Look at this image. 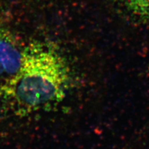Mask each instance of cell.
I'll use <instances>...</instances> for the list:
<instances>
[{"label":"cell","instance_id":"obj_2","mask_svg":"<svg viewBox=\"0 0 149 149\" xmlns=\"http://www.w3.org/2000/svg\"><path fill=\"white\" fill-rule=\"evenodd\" d=\"M22 52L13 35L0 24V77L8 78L17 70Z\"/></svg>","mask_w":149,"mask_h":149},{"label":"cell","instance_id":"obj_3","mask_svg":"<svg viewBox=\"0 0 149 149\" xmlns=\"http://www.w3.org/2000/svg\"><path fill=\"white\" fill-rule=\"evenodd\" d=\"M124 7L137 19L149 22V0H124Z\"/></svg>","mask_w":149,"mask_h":149},{"label":"cell","instance_id":"obj_1","mask_svg":"<svg viewBox=\"0 0 149 149\" xmlns=\"http://www.w3.org/2000/svg\"><path fill=\"white\" fill-rule=\"evenodd\" d=\"M70 70L53 47L32 43L22 49L19 67L0 85V112L18 116L61 101L70 85Z\"/></svg>","mask_w":149,"mask_h":149}]
</instances>
